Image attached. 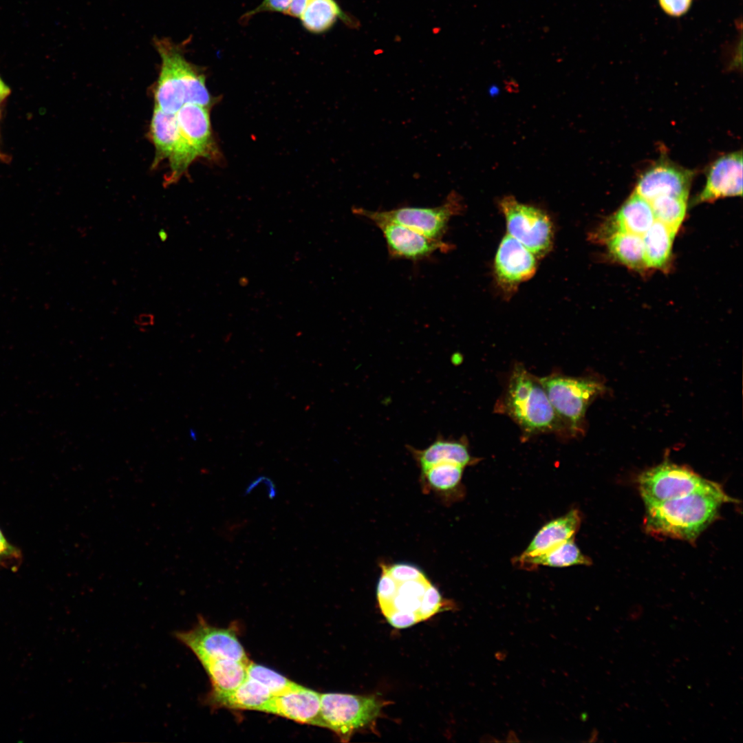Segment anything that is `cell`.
I'll use <instances>...</instances> for the list:
<instances>
[{
    "instance_id": "cell-23",
    "label": "cell",
    "mask_w": 743,
    "mask_h": 743,
    "mask_svg": "<svg viewBox=\"0 0 743 743\" xmlns=\"http://www.w3.org/2000/svg\"><path fill=\"white\" fill-rule=\"evenodd\" d=\"M464 466L455 463H439L421 470L420 482L424 493L449 497L457 489Z\"/></svg>"
},
{
    "instance_id": "cell-15",
    "label": "cell",
    "mask_w": 743,
    "mask_h": 743,
    "mask_svg": "<svg viewBox=\"0 0 743 743\" xmlns=\"http://www.w3.org/2000/svg\"><path fill=\"white\" fill-rule=\"evenodd\" d=\"M208 108L186 103L175 113L179 131L196 158L211 157L215 151Z\"/></svg>"
},
{
    "instance_id": "cell-39",
    "label": "cell",
    "mask_w": 743,
    "mask_h": 743,
    "mask_svg": "<svg viewBox=\"0 0 743 743\" xmlns=\"http://www.w3.org/2000/svg\"><path fill=\"white\" fill-rule=\"evenodd\" d=\"M158 236L162 241H166L168 237L166 232L163 229L159 230Z\"/></svg>"
},
{
    "instance_id": "cell-4",
    "label": "cell",
    "mask_w": 743,
    "mask_h": 743,
    "mask_svg": "<svg viewBox=\"0 0 743 743\" xmlns=\"http://www.w3.org/2000/svg\"><path fill=\"white\" fill-rule=\"evenodd\" d=\"M384 705L376 696L323 693L318 726L329 729L342 742H348L354 733L374 726Z\"/></svg>"
},
{
    "instance_id": "cell-28",
    "label": "cell",
    "mask_w": 743,
    "mask_h": 743,
    "mask_svg": "<svg viewBox=\"0 0 743 743\" xmlns=\"http://www.w3.org/2000/svg\"><path fill=\"white\" fill-rule=\"evenodd\" d=\"M687 197L662 195L650 201L656 220L677 233L685 217Z\"/></svg>"
},
{
    "instance_id": "cell-32",
    "label": "cell",
    "mask_w": 743,
    "mask_h": 743,
    "mask_svg": "<svg viewBox=\"0 0 743 743\" xmlns=\"http://www.w3.org/2000/svg\"><path fill=\"white\" fill-rule=\"evenodd\" d=\"M442 606V599L438 590L431 583L427 588L421 601L418 610L420 621L426 620L436 614Z\"/></svg>"
},
{
    "instance_id": "cell-21",
    "label": "cell",
    "mask_w": 743,
    "mask_h": 743,
    "mask_svg": "<svg viewBox=\"0 0 743 743\" xmlns=\"http://www.w3.org/2000/svg\"><path fill=\"white\" fill-rule=\"evenodd\" d=\"M299 19L303 28L312 34L328 31L338 19L347 25L353 22L336 0H309Z\"/></svg>"
},
{
    "instance_id": "cell-26",
    "label": "cell",
    "mask_w": 743,
    "mask_h": 743,
    "mask_svg": "<svg viewBox=\"0 0 743 743\" xmlns=\"http://www.w3.org/2000/svg\"><path fill=\"white\" fill-rule=\"evenodd\" d=\"M517 562L523 567L547 566L550 567H567L573 565H590L591 560L581 553L572 538L538 555L517 558Z\"/></svg>"
},
{
    "instance_id": "cell-17",
    "label": "cell",
    "mask_w": 743,
    "mask_h": 743,
    "mask_svg": "<svg viewBox=\"0 0 743 743\" xmlns=\"http://www.w3.org/2000/svg\"><path fill=\"white\" fill-rule=\"evenodd\" d=\"M655 220L650 202L634 191L599 233L603 236L616 232L642 236Z\"/></svg>"
},
{
    "instance_id": "cell-29",
    "label": "cell",
    "mask_w": 743,
    "mask_h": 743,
    "mask_svg": "<svg viewBox=\"0 0 743 743\" xmlns=\"http://www.w3.org/2000/svg\"><path fill=\"white\" fill-rule=\"evenodd\" d=\"M247 676L265 685L273 696L301 687L277 672L250 661L247 666Z\"/></svg>"
},
{
    "instance_id": "cell-11",
    "label": "cell",
    "mask_w": 743,
    "mask_h": 743,
    "mask_svg": "<svg viewBox=\"0 0 743 743\" xmlns=\"http://www.w3.org/2000/svg\"><path fill=\"white\" fill-rule=\"evenodd\" d=\"M693 171L666 159L658 160L639 176L634 192L648 200L662 195L687 197Z\"/></svg>"
},
{
    "instance_id": "cell-31",
    "label": "cell",
    "mask_w": 743,
    "mask_h": 743,
    "mask_svg": "<svg viewBox=\"0 0 743 743\" xmlns=\"http://www.w3.org/2000/svg\"><path fill=\"white\" fill-rule=\"evenodd\" d=\"M381 568L398 583L420 579L425 577L424 574L418 568L408 563H394L389 566L382 564Z\"/></svg>"
},
{
    "instance_id": "cell-3",
    "label": "cell",
    "mask_w": 743,
    "mask_h": 743,
    "mask_svg": "<svg viewBox=\"0 0 743 743\" xmlns=\"http://www.w3.org/2000/svg\"><path fill=\"white\" fill-rule=\"evenodd\" d=\"M506 413L528 434L561 431L559 417L539 379L521 365L510 375L504 400Z\"/></svg>"
},
{
    "instance_id": "cell-7",
    "label": "cell",
    "mask_w": 743,
    "mask_h": 743,
    "mask_svg": "<svg viewBox=\"0 0 743 743\" xmlns=\"http://www.w3.org/2000/svg\"><path fill=\"white\" fill-rule=\"evenodd\" d=\"M508 235L515 239L535 257H543L553 244V228L549 216L541 209L519 202L513 195L499 202Z\"/></svg>"
},
{
    "instance_id": "cell-6",
    "label": "cell",
    "mask_w": 743,
    "mask_h": 743,
    "mask_svg": "<svg viewBox=\"0 0 743 743\" xmlns=\"http://www.w3.org/2000/svg\"><path fill=\"white\" fill-rule=\"evenodd\" d=\"M463 209L462 197L453 191L442 204L435 207L405 206L378 211L353 207L352 212L367 219L374 217L391 221L432 239L442 240L451 218L461 213Z\"/></svg>"
},
{
    "instance_id": "cell-38",
    "label": "cell",
    "mask_w": 743,
    "mask_h": 743,
    "mask_svg": "<svg viewBox=\"0 0 743 743\" xmlns=\"http://www.w3.org/2000/svg\"><path fill=\"white\" fill-rule=\"evenodd\" d=\"M10 94V87L0 77V103L5 100Z\"/></svg>"
},
{
    "instance_id": "cell-19",
    "label": "cell",
    "mask_w": 743,
    "mask_h": 743,
    "mask_svg": "<svg viewBox=\"0 0 743 743\" xmlns=\"http://www.w3.org/2000/svg\"><path fill=\"white\" fill-rule=\"evenodd\" d=\"M581 517L576 509L545 524L519 557H530L541 554L572 538L579 530Z\"/></svg>"
},
{
    "instance_id": "cell-14",
    "label": "cell",
    "mask_w": 743,
    "mask_h": 743,
    "mask_svg": "<svg viewBox=\"0 0 743 743\" xmlns=\"http://www.w3.org/2000/svg\"><path fill=\"white\" fill-rule=\"evenodd\" d=\"M321 694L304 687L271 697L259 710L318 726Z\"/></svg>"
},
{
    "instance_id": "cell-1",
    "label": "cell",
    "mask_w": 743,
    "mask_h": 743,
    "mask_svg": "<svg viewBox=\"0 0 743 743\" xmlns=\"http://www.w3.org/2000/svg\"><path fill=\"white\" fill-rule=\"evenodd\" d=\"M733 500L715 483L710 488L645 506V528L656 535L693 540L715 519L721 505Z\"/></svg>"
},
{
    "instance_id": "cell-27",
    "label": "cell",
    "mask_w": 743,
    "mask_h": 743,
    "mask_svg": "<svg viewBox=\"0 0 743 743\" xmlns=\"http://www.w3.org/2000/svg\"><path fill=\"white\" fill-rule=\"evenodd\" d=\"M430 584L426 577L398 583L395 596L390 603L381 610L382 612L385 616L397 611L411 612L416 614L419 618L418 610L422 598Z\"/></svg>"
},
{
    "instance_id": "cell-37",
    "label": "cell",
    "mask_w": 743,
    "mask_h": 743,
    "mask_svg": "<svg viewBox=\"0 0 743 743\" xmlns=\"http://www.w3.org/2000/svg\"><path fill=\"white\" fill-rule=\"evenodd\" d=\"M135 322L140 326H149L154 324V315L152 314H140L135 318Z\"/></svg>"
},
{
    "instance_id": "cell-34",
    "label": "cell",
    "mask_w": 743,
    "mask_h": 743,
    "mask_svg": "<svg viewBox=\"0 0 743 743\" xmlns=\"http://www.w3.org/2000/svg\"><path fill=\"white\" fill-rule=\"evenodd\" d=\"M291 0H263L255 9L245 13L242 19L248 21L252 16L261 12H279L286 14Z\"/></svg>"
},
{
    "instance_id": "cell-33",
    "label": "cell",
    "mask_w": 743,
    "mask_h": 743,
    "mask_svg": "<svg viewBox=\"0 0 743 743\" xmlns=\"http://www.w3.org/2000/svg\"><path fill=\"white\" fill-rule=\"evenodd\" d=\"M398 585V583L382 570L377 586V598L380 610L385 608L392 600L397 591Z\"/></svg>"
},
{
    "instance_id": "cell-35",
    "label": "cell",
    "mask_w": 743,
    "mask_h": 743,
    "mask_svg": "<svg viewBox=\"0 0 743 743\" xmlns=\"http://www.w3.org/2000/svg\"><path fill=\"white\" fill-rule=\"evenodd\" d=\"M658 5L667 15L680 17L685 15L691 8L693 0H657Z\"/></svg>"
},
{
    "instance_id": "cell-13",
    "label": "cell",
    "mask_w": 743,
    "mask_h": 743,
    "mask_svg": "<svg viewBox=\"0 0 743 743\" xmlns=\"http://www.w3.org/2000/svg\"><path fill=\"white\" fill-rule=\"evenodd\" d=\"M742 195V153L740 151L724 155L711 164L705 185L696 197V203Z\"/></svg>"
},
{
    "instance_id": "cell-10",
    "label": "cell",
    "mask_w": 743,
    "mask_h": 743,
    "mask_svg": "<svg viewBox=\"0 0 743 743\" xmlns=\"http://www.w3.org/2000/svg\"><path fill=\"white\" fill-rule=\"evenodd\" d=\"M497 283L505 296H511L519 284L535 273V255L509 235H505L498 247L495 259Z\"/></svg>"
},
{
    "instance_id": "cell-5",
    "label": "cell",
    "mask_w": 743,
    "mask_h": 743,
    "mask_svg": "<svg viewBox=\"0 0 743 743\" xmlns=\"http://www.w3.org/2000/svg\"><path fill=\"white\" fill-rule=\"evenodd\" d=\"M539 380L559 417L572 431L579 429L590 403L605 390L590 378L550 374Z\"/></svg>"
},
{
    "instance_id": "cell-40",
    "label": "cell",
    "mask_w": 743,
    "mask_h": 743,
    "mask_svg": "<svg viewBox=\"0 0 743 743\" xmlns=\"http://www.w3.org/2000/svg\"><path fill=\"white\" fill-rule=\"evenodd\" d=\"M190 436L194 440H195L197 439L196 433L195 432V431L193 429L190 430Z\"/></svg>"
},
{
    "instance_id": "cell-12",
    "label": "cell",
    "mask_w": 743,
    "mask_h": 743,
    "mask_svg": "<svg viewBox=\"0 0 743 743\" xmlns=\"http://www.w3.org/2000/svg\"><path fill=\"white\" fill-rule=\"evenodd\" d=\"M368 219L381 230L389 254L393 258L418 261L438 250L451 248L442 240L432 239L401 224L378 217Z\"/></svg>"
},
{
    "instance_id": "cell-9",
    "label": "cell",
    "mask_w": 743,
    "mask_h": 743,
    "mask_svg": "<svg viewBox=\"0 0 743 743\" xmlns=\"http://www.w3.org/2000/svg\"><path fill=\"white\" fill-rule=\"evenodd\" d=\"M175 637L191 649L198 660L231 659L245 663L250 662L232 629L213 626L202 617L193 628L177 632Z\"/></svg>"
},
{
    "instance_id": "cell-22",
    "label": "cell",
    "mask_w": 743,
    "mask_h": 743,
    "mask_svg": "<svg viewBox=\"0 0 743 743\" xmlns=\"http://www.w3.org/2000/svg\"><path fill=\"white\" fill-rule=\"evenodd\" d=\"M212 684L213 691L226 692L238 687L246 679L248 663L231 659L199 660Z\"/></svg>"
},
{
    "instance_id": "cell-25",
    "label": "cell",
    "mask_w": 743,
    "mask_h": 743,
    "mask_svg": "<svg viewBox=\"0 0 743 743\" xmlns=\"http://www.w3.org/2000/svg\"><path fill=\"white\" fill-rule=\"evenodd\" d=\"M605 241L611 256L622 264L634 270L647 268L641 235L616 232L606 236Z\"/></svg>"
},
{
    "instance_id": "cell-24",
    "label": "cell",
    "mask_w": 743,
    "mask_h": 743,
    "mask_svg": "<svg viewBox=\"0 0 743 743\" xmlns=\"http://www.w3.org/2000/svg\"><path fill=\"white\" fill-rule=\"evenodd\" d=\"M676 233L655 220L642 235L647 268H662L671 257L672 244Z\"/></svg>"
},
{
    "instance_id": "cell-30",
    "label": "cell",
    "mask_w": 743,
    "mask_h": 743,
    "mask_svg": "<svg viewBox=\"0 0 743 743\" xmlns=\"http://www.w3.org/2000/svg\"><path fill=\"white\" fill-rule=\"evenodd\" d=\"M22 561L21 549L11 543L0 528V566L16 571Z\"/></svg>"
},
{
    "instance_id": "cell-18",
    "label": "cell",
    "mask_w": 743,
    "mask_h": 743,
    "mask_svg": "<svg viewBox=\"0 0 743 743\" xmlns=\"http://www.w3.org/2000/svg\"><path fill=\"white\" fill-rule=\"evenodd\" d=\"M272 696L265 685L246 676L244 681L233 690L226 692L211 691L206 701L214 707L259 711Z\"/></svg>"
},
{
    "instance_id": "cell-16",
    "label": "cell",
    "mask_w": 743,
    "mask_h": 743,
    "mask_svg": "<svg viewBox=\"0 0 743 743\" xmlns=\"http://www.w3.org/2000/svg\"><path fill=\"white\" fill-rule=\"evenodd\" d=\"M149 136L155 147L153 166L168 159L180 160L184 154V143L180 133L175 114L164 112L154 106L149 127Z\"/></svg>"
},
{
    "instance_id": "cell-36",
    "label": "cell",
    "mask_w": 743,
    "mask_h": 743,
    "mask_svg": "<svg viewBox=\"0 0 743 743\" xmlns=\"http://www.w3.org/2000/svg\"><path fill=\"white\" fill-rule=\"evenodd\" d=\"M308 1L309 0H291L286 15L299 19Z\"/></svg>"
},
{
    "instance_id": "cell-8",
    "label": "cell",
    "mask_w": 743,
    "mask_h": 743,
    "mask_svg": "<svg viewBox=\"0 0 743 743\" xmlns=\"http://www.w3.org/2000/svg\"><path fill=\"white\" fill-rule=\"evenodd\" d=\"M638 484L647 506L710 488L715 483L687 467L665 461L642 473Z\"/></svg>"
},
{
    "instance_id": "cell-20",
    "label": "cell",
    "mask_w": 743,
    "mask_h": 743,
    "mask_svg": "<svg viewBox=\"0 0 743 743\" xmlns=\"http://www.w3.org/2000/svg\"><path fill=\"white\" fill-rule=\"evenodd\" d=\"M407 447L420 470L439 463H455L465 467L473 462L464 441L446 439L440 435L423 449Z\"/></svg>"
},
{
    "instance_id": "cell-2",
    "label": "cell",
    "mask_w": 743,
    "mask_h": 743,
    "mask_svg": "<svg viewBox=\"0 0 743 743\" xmlns=\"http://www.w3.org/2000/svg\"><path fill=\"white\" fill-rule=\"evenodd\" d=\"M153 43L161 59L154 89L155 106L171 114H175L186 103L209 107L213 99L206 86L204 75L198 67L186 59L183 44L167 38H155Z\"/></svg>"
},
{
    "instance_id": "cell-41",
    "label": "cell",
    "mask_w": 743,
    "mask_h": 743,
    "mask_svg": "<svg viewBox=\"0 0 743 743\" xmlns=\"http://www.w3.org/2000/svg\"><path fill=\"white\" fill-rule=\"evenodd\" d=\"M0 160H4V161H6V160H7V158H6V155H5L4 153H2L1 151V150H0Z\"/></svg>"
}]
</instances>
